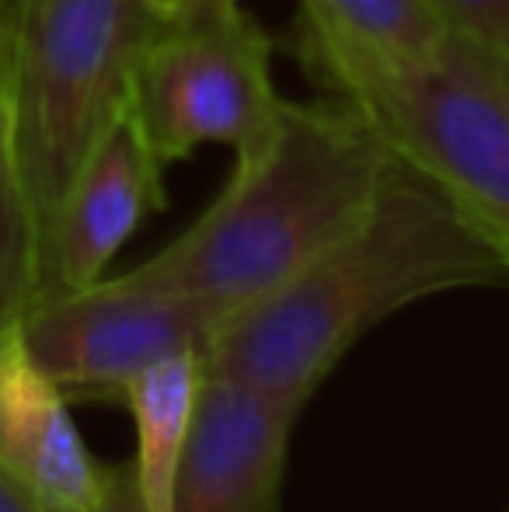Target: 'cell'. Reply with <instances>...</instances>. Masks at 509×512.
Masks as SVG:
<instances>
[{
	"label": "cell",
	"mask_w": 509,
	"mask_h": 512,
	"mask_svg": "<svg viewBox=\"0 0 509 512\" xmlns=\"http://www.w3.org/2000/svg\"><path fill=\"white\" fill-rule=\"evenodd\" d=\"M475 286H509L506 255L433 178L394 154L367 216L220 324L203 366L300 411L384 317Z\"/></svg>",
	"instance_id": "6da1fadb"
},
{
	"label": "cell",
	"mask_w": 509,
	"mask_h": 512,
	"mask_svg": "<svg viewBox=\"0 0 509 512\" xmlns=\"http://www.w3.org/2000/svg\"><path fill=\"white\" fill-rule=\"evenodd\" d=\"M234 157L217 203L129 269L140 283L196 300L220 324L342 241L394 164L377 126L346 98L283 102L269 133Z\"/></svg>",
	"instance_id": "7a4b0ae2"
},
{
	"label": "cell",
	"mask_w": 509,
	"mask_h": 512,
	"mask_svg": "<svg viewBox=\"0 0 509 512\" xmlns=\"http://www.w3.org/2000/svg\"><path fill=\"white\" fill-rule=\"evenodd\" d=\"M297 49L307 74L360 108L509 262V49L447 32L419 60H384L307 25Z\"/></svg>",
	"instance_id": "3957f363"
},
{
	"label": "cell",
	"mask_w": 509,
	"mask_h": 512,
	"mask_svg": "<svg viewBox=\"0 0 509 512\" xmlns=\"http://www.w3.org/2000/svg\"><path fill=\"white\" fill-rule=\"evenodd\" d=\"M147 0H11L0 21V63L14 150L46 230L70 178L129 108L150 35Z\"/></svg>",
	"instance_id": "277c9868"
},
{
	"label": "cell",
	"mask_w": 509,
	"mask_h": 512,
	"mask_svg": "<svg viewBox=\"0 0 509 512\" xmlns=\"http://www.w3.org/2000/svg\"><path fill=\"white\" fill-rule=\"evenodd\" d=\"M279 108L272 39L238 0L157 28L129 91V115L164 168L203 143L245 154Z\"/></svg>",
	"instance_id": "5b68a950"
},
{
	"label": "cell",
	"mask_w": 509,
	"mask_h": 512,
	"mask_svg": "<svg viewBox=\"0 0 509 512\" xmlns=\"http://www.w3.org/2000/svg\"><path fill=\"white\" fill-rule=\"evenodd\" d=\"M220 321L196 300L133 279L49 293L21 321L28 356L67 401H119L129 380L182 352L210 349Z\"/></svg>",
	"instance_id": "8992f818"
},
{
	"label": "cell",
	"mask_w": 509,
	"mask_h": 512,
	"mask_svg": "<svg viewBox=\"0 0 509 512\" xmlns=\"http://www.w3.org/2000/svg\"><path fill=\"white\" fill-rule=\"evenodd\" d=\"M0 464L56 512H140L133 467L88 450L67 394L28 356L21 324L0 338Z\"/></svg>",
	"instance_id": "52a82bcc"
},
{
	"label": "cell",
	"mask_w": 509,
	"mask_h": 512,
	"mask_svg": "<svg viewBox=\"0 0 509 512\" xmlns=\"http://www.w3.org/2000/svg\"><path fill=\"white\" fill-rule=\"evenodd\" d=\"M164 171L168 168L154 157L126 108L84 157L49 220L42 248V297L84 290L105 279V269L133 230L168 203Z\"/></svg>",
	"instance_id": "ba28073f"
},
{
	"label": "cell",
	"mask_w": 509,
	"mask_h": 512,
	"mask_svg": "<svg viewBox=\"0 0 509 512\" xmlns=\"http://www.w3.org/2000/svg\"><path fill=\"white\" fill-rule=\"evenodd\" d=\"M297 415L255 387L206 373L175 512H279Z\"/></svg>",
	"instance_id": "9c48e42d"
},
{
	"label": "cell",
	"mask_w": 509,
	"mask_h": 512,
	"mask_svg": "<svg viewBox=\"0 0 509 512\" xmlns=\"http://www.w3.org/2000/svg\"><path fill=\"white\" fill-rule=\"evenodd\" d=\"M203 352H182L129 380L123 408L136 429L133 488L140 512H175V485L203 391Z\"/></svg>",
	"instance_id": "30bf717a"
},
{
	"label": "cell",
	"mask_w": 509,
	"mask_h": 512,
	"mask_svg": "<svg viewBox=\"0 0 509 512\" xmlns=\"http://www.w3.org/2000/svg\"><path fill=\"white\" fill-rule=\"evenodd\" d=\"M42 297V227L14 150L11 108L0 63V338Z\"/></svg>",
	"instance_id": "8fae6325"
},
{
	"label": "cell",
	"mask_w": 509,
	"mask_h": 512,
	"mask_svg": "<svg viewBox=\"0 0 509 512\" xmlns=\"http://www.w3.org/2000/svg\"><path fill=\"white\" fill-rule=\"evenodd\" d=\"M300 25L384 60H419L447 35L429 0H300Z\"/></svg>",
	"instance_id": "7c38bea8"
},
{
	"label": "cell",
	"mask_w": 509,
	"mask_h": 512,
	"mask_svg": "<svg viewBox=\"0 0 509 512\" xmlns=\"http://www.w3.org/2000/svg\"><path fill=\"white\" fill-rule=\"evenodd\" d=\"M447 25V32L464 39L509 49V0H429Z\"/></svg>",
	"instance_id": "4fadbf2b"
},
{
	"label": "cell",
	"mask_w": 509,
	"mask_h": 512,
	"mask_svg": "<svg viewBox=\"0 0 509 512\" xmlns=\"http://www.w3.org/2000/svg\"><path fill=\"white\" fill-rule=\"evenodd\" d=\"M0 512H56L39 495H32L4 464H0Z\"/></svg>",
	"instance_id": "5bb4252c"
},
{
	"label": "cell",
	"mask_w": 509,
	"mask_h": 512,
	"mask_svg": "<svg viewBox=\"0 0 509 512\" xmlns=\"http://www.w3.org/2000/svg\"><path fill=\"white\" fill-rule=\"evenodd\" d=\"M147 4L161 25H171V21L196 18V14H206V11H213V7L234 4V0H147Z\"/></svg>",
	"instance_id": "9a60e30c"
},
{
	"label": "cell",
	"mask_w": 509,
	"mask_h": 512,
	"mask_svg": "<svg viewBox=\"0 0 509 512\" xmlns=\"http://www.w3.org/2000/svg\"><path fill=\"white\" fill-rule=\"evenodd\" d=\"M7 4H11V0H0V21H4V14H7Z\"/></svg>",
	"instance_id": "2e32d148"
}]
</instances>
